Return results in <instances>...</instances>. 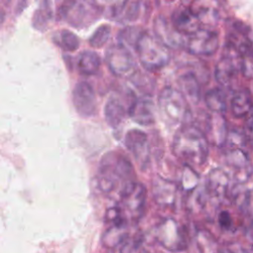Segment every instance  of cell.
Wrapping results in <instances>:
<instances>
[{
  "label": "cell",
  "mask_w": 253,
  "mask_h": 253,
  "mask_svg": "<svg viewBox=\"0 0 253 253\" xmlns=\"http://www.w3.org/2000/svg\"><path fill=\"white\" fill-rule=\"evenodd\" d=\"M172 151L187 165H202L209 156V140L199 127L185 126L174 135Z\"/></svg>",
  "instance_id": "1"
},
{
  "label": "cell",
  "mask_w": 253,
  "mask_h": 253,
  "mask_svg": "<svg viewBox=\"0 0 253 253\" xmlns=\"http://www.w3.org/2000/svg\"><path fill=\"white\" fill-rule=\"evenodd\" d=\"M133 169L130 162L115 152L107 153L101 160L98 173V187L104 193L113 192L119 182L133 181Z\"/></svg>",
  "instance_id": "2"
},
{
  "label": "cell",
  "mask_w": 253,
  "mask_h": 253,
  "mask_svg": "<svg viewBox=\"0 0 253 253\" xmlns=\"http://www.w3.org/2000/svg\"><path fill=\"white\" fill-rule=\"evenodd\" d=\"M102 14V8L96 0H63L57 10L59 20L82 29L96 22Z\"/></svg>",
  "instance_id": "3"
},
{
  "label": "cell",
  "mask_w": 253,
  "mask_h": 253,
  "mask_svg": "<svg viewBox=\"0 0 253 253\" xmlns=\"http://www.w3.org/2000/svg\"><path fill=\"white\" fill-rule=\"evenodd\" d=\"M135 49L141 65L149 71H155L166 66L170 60L168 47L155 36L148 33L139 35Z\"/></svg>",
  "instance_id": "4"
},
{
  "label": "cell",
  "mask_w": 253,
  "mask_h": 253,
  "mask_svg": "<svg viewBox=\"0 0 253 253\" xmlns=\"http://www.w3.org/2000/svg\"><path fill=\"white\" fill-rule=\"evenodd\" d=\"M158 106L161 114L170 124L184 123L190 117L187 100L180 90L165 87L158 97Z\"/></svg>",
  "instance_id": "5"
},
{
  "label": "cell",
  "mask_w": 253,
  "mask_h": 253,
  "mask_svg": "<svg viewBox=\"0 0 253 253\" xmlns=\"http://www.w3.org/2000/svg\"><path fill=\"white\" fill-rule=\"evenodd\" d=\"M106 62L112 73L119 77H129L135 71V61L129 48L120 42L107 49Z\"/></svg>",
  "instance_id": "6"
},
{
  "label": "cell",
  "mask_w": 253,
  "mask_h": 253,
  "mask_svg": "<svg viewBox=\"0 0 253 253\" xmlns=\"http://www.w3.org/2000/svg\"><path fill=\"white\" fill-rule=\"evenodd\" d=\"M155 237L157 241L169 251H183L187 248L185 233L173 218H166L157 226Z\"/></svg>",
  "instance_id": "7"
},
{
  "label": "cell",
  "mask_w": 253,
  "mask_h": 253,
  "mask_svg": "<svg viewBox=\"0 0 253 253\" xmlns=\"http://www.w3.org/2000/svg\"><path fill=\"white\" fill-rule=\"evenodd\" d=\"M123 207L130 216L138 218L142 214L146 202V189L138 182L129 181L123 186L121 191Z\"/></svg>",
  "instance_id": "8"
},
{
  "label": "cell",
  "mask_w": 253,
  "mask_h": 253,
  "mask_svg": "<svg viewBox=\"0 0 253 253\" xmlns=\"http://www.w3.org/2000/svg\"><path fill=\"white\" fill-rule=\"evenodd\" d=\"M218 34L211 30L198 29L188 35L185 46L194 55H211L218 47Z\"/></svg>",
  "instance_id": "9"
},
{
  "label": "cell",
  "mask_w": 253,
  "mask_h": 253,
  "mask_svg": "<svg viewBox=\"0 0 253 253\" xmlns=\"http://www.w3.org/2000/svg\"><path fill=\"white\" fill-rule=\"evenodd\" d=\"M125 145L143 171L148 166L150 157L146 133L139 129L128 130L125 135Z\"/></svg>",
  "instance_id": "10"
},
{
  "label": "cell",
  "mask_w": 253,
  "mask_h": 253,
  "mask_svg": "<svg viewBox=\"0 0 253 253\" xmlns=\"http://www.w3.org/2000/svg\"><path fill=\"white\" fill-rule=\"evenodd\" d=\"M72 102L76 112L84 118L92 117L96 112L97 102L93 87L85 82H78L72 92Z\"/></svg>",
  "instance_id": "11"
},
{
  "label": "cell",
  "mask_w": 253,
  "mask_h": 253,
  "mask_svg": "<svg viewBox=\"0 0 253 253\" xmlns=\"http://www.w3.org/2000/svg\"><path fill=\"white\" fill-rule=\"evenodd\" d=\"M225 162L234 171L233 178L239 184L247 182L253 173V165L250 158L242 148H231L227 151Z\"/></svg>",
  "instance_id": "12"
},
{
  "label": "cell",
  "mask_w": 253,
  "mask_h": 253,
  "mask_svg": "<svg viewBox=\"0 0 253 253\" xmlns=\"http://www.w3.org/2000/svg\"><path fill=\"white\" fill-rule=\"evenodd\" d=\"M152 193L155 203L162 208L172 207L177 198L178 185L161 176H156L152 182Z\"/></svg>",
  "instance_id": "13"
},
{
  "label": "cell",
  "mask_w": 253,
  "mask_h": 253,
  "mask_svg": "<svg viewBox=\"0 0 253 253\" xmlns=\"http://www.w3.org/2000/svg\"><path fill=\"white\" fill-rule=\"evenodd\" d=\"M154 36L167 47H178L183 42L182 34L179 33L172 23L170 24L164 17H157L154 20Z\"/></svg>",
  "instance_id": "14"
},
{
  "label": "cell",
  "mask_w": 253,
  "mask_h": 253,
  "mask_svg": "<svg viewBox=\"0 0 253 253\" xmlns=\"http://www.w3.org/2000/svg\"><path fill=\"white\" fill-rule=\"evenodd\" d=\"M128 115L133 122L141 126H151L155 122L154 105L147 98L134 99L129 106Z\"/></svg>",
  "instance_id": "15"
},
{
  "label": "cell",
  "mask_w": 253,
  "mask_h": 253,
  "mask_svg": "<svg viewBox=\"0 0 253 253\" xmlns=\"http://www.w3.org/2000/svg\"><path fill=\"white\" fill-rule=\"evenodd\" d=\"M171 23L179 33L190 35L200 29L201 21L190 8H179L174 11Z\"/></svg>",
  "instance_id": "16"
},
{
  "label": "cell",
  "mask_w": 253,
  "mask_h": 253,
  "mask_svg": "<svg viewBox=\"0 0 253 253\" xmlns=\"http://www.w3.org/2000/svg\"><path fill=\"white\" fill-rule=\"evenodd\" d=\"M213 114L214 115L210 117L207 121L208 134H206V136L211 143L217 146H222L225 144L228 131L226 127V121L222 114Z\"/></svg>",
  "instance_id": "17"
},
{
  "label": "cell",
  "mask_w": 253,
  "mask_h": 253,
  "mask_svg": "<svg viewBox=\"0 0 253 253\" xmlns=\"http://www.w3.org/2000/svg\"><path fill=\"white\" fill-rule=\"evenodd\" d=\"M229 186L228 174L221 168L212 169L207 179V192L216 198L225 196Z\"/></svg>",
  "instance_id": "18"
},
{
  "label": "cell",
  "mask_w": 253,
  "mask_h": 253,
  "mask_svg": "<svg viewBox=\"0 0 253 253\" xmlns=\"http://www.w3.org/2000/svg\"><path fill=\"white\" fill-rule=\"evenodd\" d=\"M237 65L232 56L226 55L218 60L215 65L214 76L221 86H228L236 77Z\"/></svg>",
  "instance_id": "19"
},
{
  "label": "cell",
  "mask_w": 253,
  "mask_h": 253,
  "mask_svg": "<svg viewBox=\"0 0 253 253\" xmlns=\"http://www.w3.org/2000/svg\"><path fill=\"white\" fill-rule=\"evenodd\" d=\"M126 221L112 223L103 235V244L108 248H116L121 246L127 238Z\"/></svg>",
  "instance_id": "20"
},
{
  "label": "cell",
  "mask_w": 253,
  "mask_h": 253,
  "mask_svg": "<svg viewBox=\"0 0 253 253\" xmlns=\"http://www.w3.org/2000/svg\"><path fill=\"white\" fill-rule=\"evenodd\" d=\"M105 119L108 125L114 128L121 126L126 116V109L118 98H110L104 109Z\"/></svg>",
  "instance_id": "21"
},
{
  "label": "cell",
  "mask_w": 253,
  "mask_h": 253,
  "mask_svg": "<svg viewBox=\"0 0 253 253\" xmlns=\"http://www.w3.org/2000/svg\"><path fill=\"white\" fill-rule=\"evenodd\" d=\"M180 92L186 100L193 103H198L201 98V87L198 79L192 73H186L179 78Z\"/></svg>",
  "instance_id": "22"
},
{
  "label": "cell",
  "mask_w": 253,
  "mask_h": 253,
  "mask_svg": "<svg viewBox=\"0 0 253 253\" xmlns=\"http://www.w3.org/2000/svg\"><path fill=\"white\" fill-rule=\"evenodd\" d=\"M101 66V58L95 51L84 50L80 53L77 61V67L83 75H93L98 72Z\"/></svg>",
  "instance_id": "23"
},
{
  "label": "cell",
  "mask_w": 253,
  "mask_h": 253,
  "mask_svg": "<svg viewBox=\"0 0 253 253\" xmlns=\"http://www.w3.org/2000/svg\"><path fill=\"white\" fill-rule=\"evenodd\" d=\"M252 99L247 90L237 91L231 99V112L235 118H243L252 110Z\"/></svg>",
  "instance_id": "24"
},
{
  "label": "cell",
  "mask_w": 253,
  "mask_h": 253,
  "mask_svg": "<svg viewBox=\"0 0 253 253\" xmlns=\"http://www.w3.org/2000/svg\"><path fill=\"white\" fill-rule=\"evenodd\" d=\"M205 103L212 113L223 114L226 111V97L221 89L213 88L208 91L205 95Z\"/></svg>",
  "instance_id": "25"
},
{
  "label": "cell",
  "mask_w": 253,
  "mask_h": 253,
  "mask_svg": "<svg viewBox=\"0 0 253 253\" xmlns=\"http://www.w3.org/2000/svg\"><path fill=\"white\" fill-rule=\"evenodd\" d=\"M196 244L200 253H217V241L214 236L206 229L196 233Z\"/></svg>",
  "instance_id": "26"
},
{
  "label": "cell",
  "mask_w": 253,
  "mask_h": 253,
  "mask_svg": "<svg viewBox=\"0 0 253 253\" xmlns=\"http://www.w3.org/2000/svg\"><path fill=\"white\" fill-rule=\"evenodd\" d=\"M206 189L199 187V185L190 191L186 201L187 209L192 212H197L204 209L206 204Z\"/></svg>",
  "instance_id": "27"
},
{
  "label": "cell",
  "mask_w": 253,
  "mask_h": 253,
  "mask_svg": "<svg viewBox=\"0 0 253 253\" xmlns=\"http://www.w3.org/2000/svg\"><path fill=\"white\" fill-rule=\"evenodd\" d=\"M111 36V27L109 25H102L96 29L89 39V43L92 47L100 48L104 46Z\"/></svg>",
  "instance_id": "28"
},
{
  "label": "cell",
  "mask_w": 253,
  "mask_h": 253,
  "mask_svg": "<svg viewBox=\"0 0 253 253\" xmlns=\"http://www.w3.org/2000/svg\"><path fill=\"white\" fill-rule=\"evenodd\" d=\"M198 184H199V175L196 173V171H194V169L190 165L186 164L183 170L182 178H181L182 188L187 192H190L193 189H195L198 186Z\"/></svg>",
  "instance_id": "29"
},
{
  "label": "cell",
  "mask_w": 253,
  "mask_h": 253,
  "mask_svg": "<svg viewBox=\"0 0 253 253\" xmlns=\"http://www.w3.org/2000/svg\"><path fill=\"white\" fill-rule=\"evenodd\" d=\"M59 42L60 46L66 51H74L79 47L80 44L78 37L68 30L61 31Z\"/></svg>",
  "instance_id": "30"
},
{
  "label": "cell",
  "mask_w": 253,
  "mask_h": 253,
  "mask_svg": "<svg viewBox=\"0 0 253 253\" xmlns=\"http://www.w3.org/2000/svg\"><path fill=\"white\" fill-rule=\"evenodd\" d=\"M245 133L239 129H231L227 131V136L225 143H227L231 148H240L245 143Z\"/></svg>",
  "instance_id": "31"
},
{
  "label": "cell",
  "mask_w": 253,
  "mask_h": 253,
  "mask_svg": "<svg viewBox=\"0 0 253 253\" xmlns=\"http://www.w3.org/2000/svg\"><path fill=\"white\" fill-rule=\"evenodd\" d=\"M250 192L245 191V190H239L235 193L234 195V202L236 206L240 209V211H244L248 208L249 205V200H250Z\"/></svg>",
  "instance_id": "32"
},
{
  "label": "cell",
  "mask_w": 253,
  "mask_h": 253,
  "mask_svg": "<svg viewBox=\"0 0 253 253\" xmlns=\"http://www.w3.org/2000/svg\"><path fill=\"white\" fill-rule=\"evenodd\" d=\"M140 242L138 239H132L130 241L126 239V241L121 245V253H137L139 249Z\"/></svg>",
  "instance_id": "33"
},
{
  "label": "cell",
  "mask_w": 253,
  "mask_h": 253,
  "mask_svg": "<svg viewBox=\"0 0 253 253\" xmlns=\"http://www.w3.org/2000/svg\"><path fill=\"white\" fill-rule=\"evenodd\" d=\"M217 253H248L246 249H244L238 243H227L225 246L218 249Z\"/></svg>",
  "instance_id": "34"
},
{
  "label": "cell",
  "mask_w": 253,
  "mask_h": 253,
  "mask_svg": "<svg viewBox=\"0 0 253 253\" xmlns=\"http://www.w3.org/2000/svg\"><path fill=\"white\" fill-rule=\"evenodd\" d=\"M218 223L219 226L223 229H229L232 226V218L228 211H222L218 214Z\"/></svg>",
  "instance_id": "35"
},
{
  "label": "cell",
  "mask_w": 253,
  "mask_h": 253,
  "mask_svg": "<svg viewBox=\"0 0 253 253\" xmlns=\"http://www.w3.org/2000/svg\"><path fill=\"white\" fill-rule=\"evenodd\" d=\"M244 133H245L246 138L249 139V141L251 142V144L253 146V117L252 116L247 120V122L245 124Z\"/></svg>",
  "instance_id": "36"
},
{
  "label": "cell",
  "mask_w": 253,
  "mask_h": 253,
  "mask_svg": "<svg viewBox=\"0 0 253 253\" xmlns=\"http://www.w3.org/2000/svg\"><path fill=\"white\" fill-rule=\"evenodd\" d=\"M4 20H5V13H4V11L0 10V26L4 22Z\"/></svg>",
  "instance_id": "37"
},
{
  "label": "cell",
  "mask_w": 253,
  "mask_h": 253,
  "mask_svg": "<svg viewBox=\"0 0 253 253\" xmlns=\"http://www.w3.org/2000/svg\"><path fill=\"white\" fill-rule=\"evenodd\" d=\"M251 112H252V117H253V107H252V110H251Z\"/></svg>",
  "instance_id": "38"
}]
</instances>
